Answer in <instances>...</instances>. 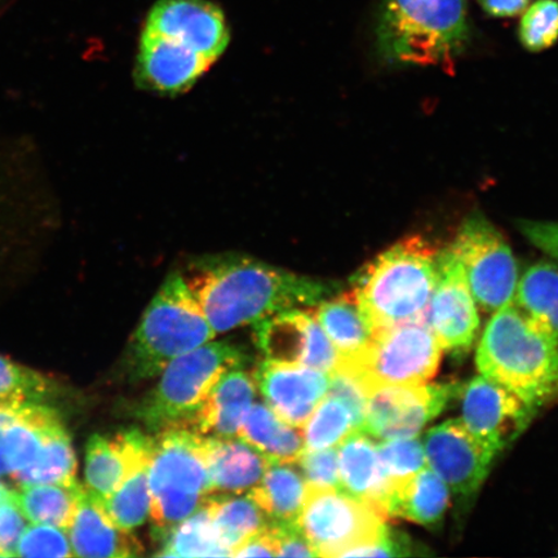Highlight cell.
I'll return each mask as SVG.
<instances>
[{"label": "cell", "mask_w": 558, "mask_h": 558, "mask_svg": "<svg viewBox=\"0 0 558 558\" xmlns=\"http://www.w3.org/2000/svg\"><path fill=\"white\" fill-rule=\"evenodd\" d=\"M21 408V407H20ZM19 408H4L0 407V477L9 474L7 472V466L3 458V449H2V439L7 425L12 421V417L15 416L16 410Z\"/></svg>", "instance_id": "obj_48"}, {"label": "cell", "mask_w": 558, "mask_h": 558, "mask_svg": "<svg viewBox=\"0 0 558 558\" xmlns=\"http://www.w3.org/2000/svg\"><path fill=\"white\" fill-rule=\"evenodd\" d=\"M184 278L215 333L312 308L330 294L329 286L316 279L246 257L207 260Z\"/></svg>", "instance_id": "obj_1"}, {"label": "cell", "mask_w": 558, "mask_h": 558, "mask_svg": "<svg viewBox=\"0 0 558 558\" xmlns=\"http://www.w3.org/2000/svg\"><path fill=\"white\" fill-rule=\"evenodd\" d=\"M61 417L46 403L25 404L16 410L2 439L7 472L13 478L37 460L48 432Z\"/></svg>", "instance_id": "obj_24"}, {"label": "cell", "mask_w": 558, "mask_h": 558, "mask_svg": "<svg viewBox=\"0 0 558 558\" xmlns=\"http://www.w3.org/2000/svg\"><path fill=\"white\" fill-rule=\"evenodd\" d=\"M340 355V362L352 361L365 351L373 332L359 308L352 291L325 299L310 310Z\"/></svg>", "instance_id": "obj_27"}, {"label": "cell", "mask_w": 558, "mask_h": 558, "mask_svg": "<svg viewBox=\"0 0 558 558\" xmlns=\"http://www.w3.org/2000/svg\"><path fill=\"white\" fill-rule=\"evenodd\" d=\"M466 0H383L376 39L402 65L452 66L470 40Z\"/></svg>", "instance_id": "obj_4"}, {"label": "cell", "mask_w": 558, "mask_h": 558, "mask_svg": "<svg viewBox=\"0 0 558 558\" xmlns=\"http://www.w3.org/2000/svg\"><path fill=\"white\" fill-rule=\"evenodd\" d=\"M215 335L184 276L174 271L160 286L130 341L125 373L135 381L153 378Z\"/></svg>", "instance_id": "obj_5"}, {"label": "cell", "mask_w": 558, "mask_h": 558, "mask_svg": "<svg viewBox=\"0 0 558 558\" xmlns=\"http://www.w3.org/2000/svg\"><path fill=\"white\" fill-rule=\"evenodd\" d=\"M26 522L15 490L0 486V557H16L17 544L25 532Z\"/></svg>", "instance_id": "obj_41"}, {"label": "cell", "mask_w": 558, "mask_h": 558, "mask_svg": "<svg viewBox=\"0 0 558 558\" xmlns=\"http://www.w3.org/2000/svg\"><path fill=\"white\" fill-rule=\"evenodd\" d=\"M206 506L219 538L232 557L234 550L251 536L267 529L270 520L256 501L232 493L208 495Z\"/></svg>", "instance_id": "obj_30"}, {"label": "cell", "mask_w": 558, "mask_h": 558, "mask_svg": "<svg viewBox=\"0 0 558 558\" xmlns=\"http://www.w3.org/2000/svg\"><path fill=\"white\" fill-rule=\"evenodd\" d=\"M450 488L441 477L425 466L403 484L390 488L386 501L389 518H400L418 525H435L449 507Z\"/></svg>", "instance_id": "obj_23"}, {"label": "cell", "mask_w": 558, "mask_h": 558, "mask_svg": "<svg viewBox=\"0 0 558 558\" xmlns=\"http://www.w3.org/2000/svg\"><path fill=\"white\" fill-rule=\"evenodd\" d=\"M75 557H135L143 547L109 518L100 500L82 488L72 525L68 530Z\"/></svg>", "instance_id": "obj_19"}, {"label": "cell", "mask_w": 558, "mask_h": 558, "mask_svg": "<svg viewBox=\"0 0 558 558\" xmlns=\"http://www.w3.org/2000/svg\"><path fill=\"white\" fill-rule=\"evenodd\" d=\"M82 488L78 483L24 485L15 490V495L27 522L44 523L68 533Z\"/></svg>", "instance_id": "obj_31"}, {"label": "cell", "mask_w": 558, "mask_h": 558, "mask_svg": "<svg viewBox=\"0 0 558 558\" xmlns=\"http://www.w3.org/2000/svg\"><path fill=\"white\" fill-rule=\"evenodd\" d=\"M515 306L558 341V267L550 262L532 265L515 289Z\"/></svg>", "instance_id": "obj_29"}, {"label": "cell", "mask_w": 558, "mask_h": 558, "mask_svg": "<svg viewBox=\"0 0 558 558\" xmlns=\"http://www.w3.org/2000/svg\"><path fill=\"white\" fill-rule=\"evenodd\" d=\"M56 392L58 388L50 378L0 355V407L46 403Z\"/></svg>", "instance_id": "obj_35"}, {"label": "cell", "mask_w": 558, "mask_h": 558, "mask_svg": "<svg viewBox=\"0 0 558 558\" xmlns=\"http://www.w3.org/2000/svg\"><path fill=\"white\" fill-rule=\"evenodd\" d=\"M144 32L178 40L213 64L230 39L225 13L206 0H159L146 17Z\"/></svg>", "instance_id": "obj_15"}, {"label": "cell", "mask_w": 558, "mask_h": 558, "mask_svg": "<svg viewBox=\"0 0 558 558\" xmlns=\"http://www.w3.org/2000/svg\"><path fill=\"white\" fill-rule=\"evenodd\" d=\"M442 351L425 320H413L374 331L365 351L338 367L357 376L369 395L381 387L427 384L438 372Z\"/></svg>", "instance_id": "obj_8"}, {"label": "cell", "mask_w": 558, "mask_h": 558, "mask_svg": "<svg viewBox=\"0 0 558 558\" xmlns=\"http://www.w3.org/2000/svg\"><path fill=\"white\" fill-rule=\"evenodd\" d=\"M477 367L533 413L558 400V341L513 303L488 320L477 349Z\"/></svg>", "instance_id": "obj_2"}, {"label": "cell", "mask_w": 558, "mask_h": 558, "mask_svg": "<svg viewBox=\"0 0 558 558\" xmlns=\"http://www.w3.org/2000/svg\"><path fill=\"white\" fill-rule=\"evenodd\" d=\"M72 544H70L65 530L44 523H31L21 535L16 548V557H73Z\"/></svg>", "instance_id": "obj_39"}, {"label": "cell", "mask_w": 558, "mask_h": 558, "mask_svg": "<svg viewBox=\"0 0 558 558\" xmlns=\"http://www.w3.org/2000/svg\"><path fill=\"white\" fill-rule=\"evenodd\" d=\"M438 253L424 236L411 235L361 271L352 292L372 332L424 320L435 290Z\"/></svg>", "instance_id": "obj_3"}, {"label": "cell", "mask_w": 558, "mask_h": 558, "mask_svg": "<svg viewBox=\"0 0 558 558\" xmlns=\"http://www.w3.org/2000/svg\"><path fill=\"white\" fill-rule=\"evenodd\" d=\"M306 485L318 488H340L338 450H304L299 462Z\"/></svg>", "instance_id": "obj_42"}, {"label": "cell", "mask_w": 558, "mask_h": 558, "mask_svg": "<svg viewBox=\"0 0 558 558\" xmlns=\"http://www.w3.org/2000/svg\"><path fill=\"white\" fill-rule=\"evenodd\" d=\"M298 463L269 462L259 484L251 488L256 501L270 522L298 523L306 495V481Z\"/></svg>", "instance_id": "obj_28"}, {"label": "cell", "mask_w": 558, "mask_h": 558, "mask_svg": "<svg viewBox=\"0 0 558 558\" xmlns=\"http://www.w3.org/2000/svg\"><path fill=\"white\" fill-rule=\"evenodd\" d=\"M311 311L276 313L254 324V339L265 361L279 365L303 366L308 349Z\"/></svg>", "instance_id": "obj_25"}, {"label": "cell", "mask_w": 558, "mask_h": 558, "mask_svg": "<svg viewBox=\"0 0 558 558\" xmlns=\"http://www.w3.org/2000/svg\"><path fill=\"white\" fill-rule=\"evenodd\" d=\"M481 9L494 19H511L521 15L530 0H478Z\"/></svg>", "instance_id": "obj_47"}, {"label": "cell", "mask_w": 558, "mask_h": 558, "mask_svg": "<svg viewBox=\"0 0 558 558\" xmlns=\"http://www.w3.org/2000/svg\"><path fill=\"white\" fill-rule=\"evenodd\" d=\"M533 414L512 392L485 376L472 379L463 390L460 422L493 457L518 437Z\"/></svg>", "instance_id": "obj_13"}, {"label": "cell", "mask_w": 558, "mask_h": 558, "mask_svg": "<svg viewBox=\"0 0 558 558\" xmlns=\"http://www.w3.org/2000/svg\"><path fill=\"white\" fill-rule=\"evenodd\" d=\"M519 39L529 52H542L558 40V0H536L522 12Z\"/></svg>", "instance_id": "obj_38"}, {"label": "cell", "mask_w": 558, "mask_h": 558, "mask_svg": "<svg viewBox=\"0 0 558 558\" xmlns=\"http://www.w3.org/2000/svg\"><path fill=\"white\" fill-rule=\"evenodd\" d=\"M150 518L162 536L205 505L209 480L206 437L191 428L173 427L153 437L149 460Z\"/></svg>", "instance_id": "obj_6"}, {"label": "cell", "mask_w": 558, "mask_h": 558, "mask_svg": "<svg viewBox=\"0 0 558 558\" xmlns=\"http://www.w3.org/2000/svg\"><path fill=\"white\" fill-rule=\"evenodd\" d=\"M408 539H403L402 535L396 534L392 530H388L386 535L379 542L372 546L355 549L349 557H396L411 555Z\"/></svg>", "instance_id": "obj_45"}, {"label": "cell", "mask_w": 558, "mask_h": 558, "mask_svg": "<svg viewBox=\"0 0 558 558\" xmlns=\"http://www.w3.org/2000/svg\"><path fill=\"white\" fill-rule=\"evenodd\" d=\"M386 521L378 509L341 488L308 486L298 523L318 557H349L379 542L389 530Z\"/></svg>", "instance_id": "obj_9"}, {"label": "cell", "mask_w": 558, "mask_h": 558, "mask_svg": "<svg viewBox=\"0 0 558 558\" xmlns=\"http://www.w3.org/2000/svg\"><path fill=\"white\" fill-rule=\"evenodd\" d=\"M211 65L205 56L178 40L143 32L136 78L144 88L160 94L185 93Z\"/></svg>", "instance_id": "obj_17"}, {"label": "cell", "mask_w": 558, "mask_h": 558, "mask_svg": "<svg viewBox=\"0 0 558 558\" xmlns=\"http://www.w3.org/2000/svg\"><path fill=\"white\" fill-rule=\"evenodd\" d=\"M276 557V544L274 534L270 532L268 525L263 532L257 533L247 541H244L239 548H236L232 557Z\"/></svg>", "instance_id": "obj_46"}, {"label": "cell", "mask_w": 558, "mask_h": 558, "mask_svg": "<svg viewBox=\"0 0 558 558\" xmlns=\"http://www.w3.org/2000/svg\"><path fill=\"white\" fill-rule=\"evenodd\" d=\"M276 544V557H318L299 523H269Z\"/></svg>", "instance_id": "obj_43"}, {"label": "cell", "mask_w": 558, "mask_h": 558, "mask_svg": "<svg viewBox=\"0 0 558 558\" xmlns=\"http://www.w3.org/2000/svg\"><path fill=\"white\" fill-rule=\"evenodd\" d=\"M239 436L269 462L298 463L305 450L302 432L263 403L251 407Z\"/></svg>", "instance_id": "obj_26"}, {"label": "cell", "mask_w": 558, "mask_h": 558, "mask_svg": "<svg viewBox=\"0 0 558 558\" xmlns=\"http://www.w3.org/2000/svg\"><path fill=\"white\" fill-rule=\"evenodd\" d=\"M423 446L428 469L459 497H472L478 490L495 458L470 435L460 418L429 429Z\"/></svg>", "instance_id": "obj_14"}, {"label": "cell", "mask_w": 558, "mask_h": 558, "mask_svg": "<svg viewBox=\"0 0 558 558\" xmlns=\"http://www.w3.org/2000/svg\"><path fill=\"white\" fill-rule=\"evenodd\" d=\"M162 536L163 547L157 554L160 557H230L216 532L206 501L197 512Z\"/></svg>", "instance_id": "obj_33"}, {"label": "cell", "mask_w": 558, "mask_h": 558, "mask_svg": "<svg viewBox=\"0 0 558 558\" xmlns=\"http://www.w3.org/2000/svg\"><path fill=\"white\" fill-rule=\"evenodd\" d=\"M153 437L131 428L114 438L94 435L86 448L87 490L104 504L138 463L150 459Z\"/></svg>", "instance_id": "obj_18"}, {"label": "cell", "mask_w": 558, "mask_h": 558, "mask_svg": "<svg viewBox=\"0 0 558 558\" xmlns=\"http://www.w3.org/2000/svg\"><path fill=\"white\" fill-rule=\"evenodd\" d=\"M451 247L481 311L495 313L513 303L518 263L505 236L483 214L474 211L463 221Z\"/></svg>", "instance_id": "obj_10"}, {"label": "cell", "mask_w": 558, "mask_h": 558, "mask_svg": "<svg viewBox=\"0 0 558 558\" xmlns=\"http://www.w3.org/2000/svg\"><path fill=\"white\" fill-rule=\"evenodd\" d=\"M254 378L268 407L292 427L303 428L329 392L331 376L305 366L264 361Z\"/></svg>", "instance_id": "obj_16"}, {"label": "cell", "mask_w": 558, "mask_h": 558, "mask_svg": "<svg viewBox=\"0 0 558 558\" xmlns=\"http://www.w3.org/2000/svg\"><path fill=\"white\" fill-rule=\"evenodd\" d=\"M76 459L72 439L65 425L59 421L48 432L37 460L13 480L19 486L37 484L74 485Z\"/></svg>", "instance_id": "obj_32"}, {"label": "cell", "mask_w": 558, "mask_h": 558, "mask_svg": "<svg viewBox=\"0 0 558 558\" xmlns=\"http://www.w3.org/2000/svg\"><path fill=\"white\" fill-rule=\"evenodd\" d=\"M149 460L138 463L102 506L123 532L142 526L150 513Z\"/></svg>", "instance_id": "obj_34"}, {"label": "cell", "mask_w": 558, "mask_h": 558, "mask_svg": "<svg viewBox=\"0 0 558 558\" xmlns=\"http://www.w3.org/2000/svg\"><path fill=\"white\" fill-rule=\"evenodd\" d=\"M330 387L327 395L343 402L351 411L354 430H361L364 425L368 393L357 376L343 367H338L330 374Z\"/></svg>", "instance_id": "obj_40"}, {"label": "cell", "mask_w": 558, "mask_h": 558, "mask_svg": "<svg viewBox=\"0 0 558 558\" xmlns=\"http://www.w3.org/2000/svg\"><path fill=\"white\" fill-rule=\"evenodd\" d=\"M390 488L399 486L427 466L424 446L416 437L387 439L376 445Z\"/></svg>", "instance_id": "obj_37"}, {"label": "cell", "mask_w": 558, "mask_h": 558, "mask_svg": "<svg viewBox=\"0 0 558 558\" xmlns=\"http://www.w3.org/2000/svg\"><path fill=\"white\" fill-rule=\"evenodd\" d=\"M303 428L305 450L335 448L354 432L351 411L329 395L319 402Z\"/></svg>", "instance_id": "obj_36"}, {"label": "cell", "mask_w": 558, "mask_h": 558, "mask_svg": "<svg viewBox=\"0 0 558 558\" xmlns=\"http://www.w3.org/2000/svg\"><path fill=\"white\" fill-rule=\"evenodd\" d=\"M206 458L213 492L242 493L260 483L269 460L247 442L206 437Z\"/></svg>", "instance_id": "obj_22"}, {"label": "cell", "mask_w": 558, "mask_h": 558, "mask_svg": "<svg viewBox=\"0 0 558 558\" xmlns=\"http://www.w3.org/2000/svg\"><path fill=\"white\" fill-rule=\"evenodd\" d=\"M515 226L530 243L558 262V222L519 220Z\"/></svg>", "instance_id": "obj_44"}, {"label": "cell", "mask_w": 558, "mask_h": 558, "mask_svg": "<svg viewBox=\"0 0 558 558\" xmlns=\"http://www.w3.org/2000/svg\"><path fill=\"white\" fill-rule=\"evenodd\" d=\"M244 362L246 355L228 341L206 343L181 354L163 368L157 386L137 403L135 416L153 432L190 428L216 383L229 369L243 367Z\"/></svg>", "instance_id": "obj_7"}, {"label": "cell", "mask_w": 558, "mask_h": 558, "mask_svg": "<svg viewBox=\"0 0 558 558\" xmlns=\"http://www.w3.org/2000/svg\"><path fill=\"white\" fill-rule=\"evenodd\" d=\"M255 393L253 376L244 373L242 367L229 369L216 383L190 428L202 436H239L244 417L254 404Z\"/></svg>", "instance_id": "obj_20"}, {"label": "cell", "mask_w": 558, "mask_h": 558, "mask_svg": "<svg viewBox=\"0 0 558 558\" xmlns=\"http://www.w3.org/2000/svg\"><path fill=\"white\" fill-rule=\"evenodd\" d=\"M424 320L446 351H470L476 338L477 304L452 247L439 250L435 290Z\"/></svg>", "instance_id": "obj_12"}, {"label": "cell", "mask_w": 558, "mask_h": 558, "mask_svg": "<svg viewBox=\"0 0 558 558\" xmlns=\"http://www.w3.org/2000/svg\"><path fill=\"white\" fill-rule=\"evenodd\" d=\"M341 490L378 509L386 515L388 481L376 444L361 430L349 435L338 449Z\"/></svg>", "instance_id": "obj_21"}, {"label": "cell", "mask_w": 558, "mask_h": 558, "mask_svg": "<svg viewBox=\"0 0 558 558\" xmlns=\"http://www.w3.org/2000/svg\"><path fill=\"white\" fill-rule=\"evenodd\" d=\"M459 393L457 384L375 389L368 395L361 432L380 441L416 437Z\"/></svg>", "instance_id": "obj_11"}]
</instances>
